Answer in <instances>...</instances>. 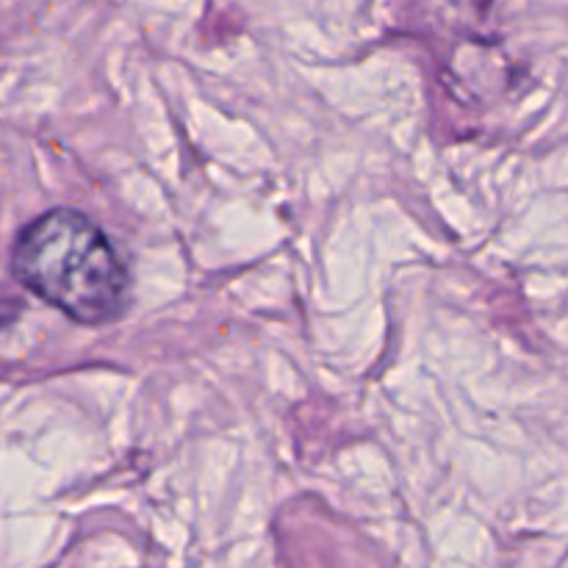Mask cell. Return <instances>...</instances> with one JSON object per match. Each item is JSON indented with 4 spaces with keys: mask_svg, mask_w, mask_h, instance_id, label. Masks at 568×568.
<instances>
[{
    "mask_svg": "<svg viewBox=\"0 0 568 568\" xmlns=\"http://www.w3.org/2000/svg\"><path fill=\"white\" fill-rule=\"evenodd\" d=\"M11 275L78 325L125 314L131 272L109 233L75 209H50L28 222L11 247Z\"/></svg>",
    "mask_w": 568,
    "mask_h": 568,
    "instance_id": "1",
    "label": "cell"
}]
</instances>
